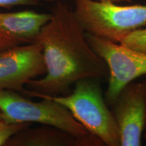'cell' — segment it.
Instances as JSON below:
<instances>
[{
  "mask_svg": "<svg viewBox=\"0 0 146 146\" xmlns=\"http://www.w3.org/2000/svg\"><path fill=\"white\" fill-rule=\"evenodd\" d=\"M39 0H0V8H12L18 5H35Z\"/></svg>",
  "mask_w": 146,
  "mask_h": 146,
  "instance_id": "12",
  "label": "cell"
},
{
  "mask_svg": "<svg viewBox=\"0 0 146 146\" xmlns=\"http://www.w3.org/2000/svg\"><path fill=\"white\" fill-rule=\"evenodd\" d=\"M143 138H144V139H145V141H146V131H145V132L143 133Z\"/></svg>",
  "mask_w": 146,
  "mask_h": 146,
  "instance_id": "15",
  "label": "cell"
},
{
  "mask_svg": "<svg viewBox=\"0 0 146 146\" xmlns=\"http://www.w3.org/2000/svg\"><path fill=\"white\" fill-rule=\"evenodd\" d=\"M100 79L86 78L78 81L68 95L47 96L65 107L76 121L107 146H120L118 125L102 94Z\"/></svg>",
  "mask_w": 146,
  "mask_h": 146,
  "instance_id": "2",
  "label": "cell"
},
{
  "mask_svg": "<svg viewBox=\"0 0 146 146\" xmlns=\"http://www.w3.org/2000/svg\"><path fill=\"white\" fill-rule=\"evenodd\" d=\"M118 125L120 146H140L146 128V79L132 81L110 106Z\"/></svg>",
  "mask_w": 146,
  "mask_h": 146,
  "instance_id": "6",
  "label": "cell"
},
{
  "mask_svg": "<svg viewBox=\"0 0 146 146\" xmlns=\"http://www.w3.org/2000/svg\"><path fill=\"white\" fill-rule=\"evenodd\" d=\"M45 73L43 47L39 43L0 52V90L22 92L24 85Z\"/></svg>",
  "mask_w": 146,
  "mask_h": 146,
  "instance_id": "7",
  "label": "cell"
},
{
  "mask_svg": "<svg viewBox=\"0 0 146 146\" xmlns=\"http://www.w3.org/2000/svg\"><path fill=\"white\" fill-rule=\"evenodd\" d=\"M39 1H57V0H39Z\"/></svg>",
  "mask_w": 146,
  "mask_h": 146,
  "instance_id": "16",
  "label": "cell"
},
{
  "mask_svg": "<svg viewBox=\"0 0 146 146\" xmlns=\"http://www.w3.org/2000/svg\"><path fill=\"white\" fill-rule=\"evenodd\" d=\"M4 120L3 119V116L2 113H1V111H0V120Z\"/></svg>",
  "mask_w": 146,
  "mask_h": 146,
  "instance_id": "14",
  "label": "cell"
},
{
  "mask_svg": "<svg viewBox=\"0 0 146 146\" xmlns=\"http://www.w3.org/2000/svg\"><path fill=\"white\" fill-rule=\"evenodd\" d=\"M86 38L93 50L107 65L108 85L105 100L111 106L124 87L146 75V52L87 33Z\"/></svg>",
  "mask_w": 146,
  "mask_h": 146,
  "instance_id": "5",
  "label": "cell"
},
{
  "mask_svg": "<svg viewBox=\"0 0 146 146\" xmlns=\"http://www.w3.org/2000/svg\"><path fill=\"white\" fill-rule=\"evenodd\" d=\"M97 1H102V2H112L115 3H131L132 0H97Z\"/></svg>",
  "mask_w": 146,
  "mask_h": 146,
  "instance_id": "13",
  "label": "cell"
},
{
  "mask_svg": "<svg viewBox=\"0 0 146 146\" xmlns=\"http://www.w3.org/2000/svg\"><path fill=\"white\" fill-rule=\"evenodd\" d=\"M1 51H2V50H1V48H0V52H1Z\"/></svg>",
  "mask_w": 146,
  "mask_h": 146,
  "instance_id": "17",
  "label": "cell"
},
{
  "mask_svg": "<svg viewBox=\"0 0 146 146\" xmlns=\"http://www.w3.org/2000/svg\"><path fill=\"white\" fill-rule=\"evenodd\" d=\"M120 43L134 50L146 52V27L131 32Z\"/></svg>",
  "mask_w": 146,
  "mask_h": 146,
  "instance_id": "10",
  "label": "cell"
},
{
  "mask_svg": "<svg viewBox=\"0 0 146 146\" xmlns=\"http://www.w3.org/2000/svg\"><path fill=\"white\" fill-rule=\"evenodd\" d=\"M32 125V123H10L4 120H0V146L4 145L5 141L14 133Z\"/></svg>",
  "mask_w": 146,
  "mask_h": 146,
  "instance_id": "11",
  "label": "cell"
},
{
  "mask_svg": "<svg viewBox=\"0 0 146 146\" xmlns=\"http://www.w3.org/2000/svg\"><path fill=\"white\" fill-rule=\"evenodd\" d=\"M32 126V125H31ZM29 126L12 135L3 146H104L97 137L80 136L49 125Z\"/></svg>",
  "mask_w": 146,
  "mask_h": 146,
  "instance_id": "9",
  "label": "cell"
},
{
  "mask_svg": "<svg viewBox=\"0 0 146 146\" xmlns=\"http://www.w3.org/2000/svg\"><path fill=\"white\" fill-rule=\"evenodd\" d=\"M50 14L35 41L43 47L46 73L29 81L22 92L37 98L64 96L83 78L108 77L106 64L90 46L68 5L58 0Z\"/></svg>",
  "mask_w": 146,
  "mask_h": 146,
  "instance_id": "1",
  "label": "cell"
},
{
  "mask_svg": "<svg viewBox=\"0 0 146 146\" xmlns=\"http://www.w3.org/2000/svg\"><path fill=\"white\" fill-rule=\"evenodd\" d=\"M41 99L33 102L17 91L0 90V111L5 121L10 123H39L54 126L76 135L90 134L62 105L46 97Z\"/></svg>",
  "mask_w": 146,
  "mask_h": 146,
  "instance_id": "4",
  "label": "cell"
},
{
  "mask_svg": "<svg viewBox=\"0 0 146 146\" xmlns=\"http://www.w3.org/2000/svg\"><path fill=\"white\" fill-rule=\"evenodd\" d=\"M50 18V13L33 10L0 12V48L4 50L34 43Z\"/></svg>",
  "mask_w": 146,
  "mask_h": 146,
  "instance_id": "8",
  "label": "cell"
},
{
  "mask_svg": "<svg viewBox=\"0 0 146 146\" xmlns=\"http://www.w3.org/2000/svg\"><path fill=\"white\" fill-rule=\"evenodd\" d=\"M73 12L87 34L117 43L131 32L146 27V5L74 0Z\"/></svg>",
  "mask_w": 146,
  "mask_h": 146,
  "instance_id": "3",
  "label": "cell"
}]
</instances>
